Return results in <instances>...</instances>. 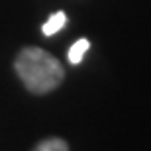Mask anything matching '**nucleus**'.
Instances as JSON below:
<instances>
[{
	"label": "nucleus",
	"mask_w": 151,
	"mask_h": 151,
	"mask_svg": "<svg viewBox=\"0 0 151 151\" xmlns=\"http://www.w3.org/2000/svg\"><path fill=\"white\" fill-rule=\"evenodd\" d=\"M20 81L34 94H47L65 78V69L59 59L41 47H24L14 61Z\"/></svg>",
	"instance_id": "1"
},
{
	"label": "nucleus",
	"mask_w": 151,
	"mask_h": 151,
	"mask_svg": "<svg viewBox=\"0 0 151 151\" xmlns=\"http://www.w3.org/2000/svg\"><path fill=\"white\" fill-rule=\"evenodd\" d=\"M88 47H90V41L88 39H77L71 47H69V51H67V57H69V63L71 65H78V63L84 59V53L88 51Z\"/></svg>",
	"instance_id": "2"
},
{
	"label": "nucleus",
	"mask_w": 151,
	"mask_h": 151,
	"mask_svg": "<svg viewBox=\"0 0 151 151\" xmlns=\"http://www.w3.org/2000/svg\"><path fill=\"white\" fill-rule=\"evenodd\" d=\"M65 24H67V14H65V12H55V14H51L49 20L43 24L41 32H43V35H53L61 28H65Z\"/></svg>",
	"instance_id": "3"
},
{
	"label": "nucleus",
	"mask_w": 151,
	"mask_h": 151,
	"mask_svg": "<svg viewBox=\"0 0 151 151\" xmlns=\"http://www.w3.org/2000/svg\"><path fill=\"white\" fill-rule=\"evenodd\" d=\"M34 151H69V145L61 137H47V139L39 141L34 147Z\"/></svg>",
	"instance_id": "4"
}]
</instances>
